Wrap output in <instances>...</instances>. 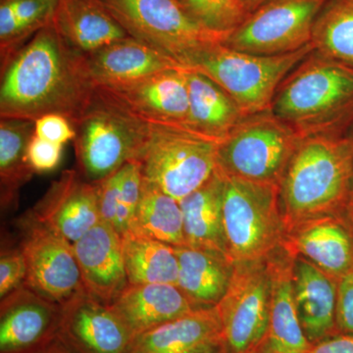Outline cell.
Here are the masks:
<instances>
[{
	"mask_svg": "<svg viewBox=\"0 0 353 353\" xmlns=\"http://www.w3.org/2000/svg\"><path fill=\"white\" fill-rule=\"evenodd\" d=\"M132 38L190 69L199 52L225 43L228 34L197 23L179 0H102Z\"/></svg>",
	"mask_w": 353,
	"mask_h": 353,
	"instance_id": "8",
	"label": "cell"
},
{
	"mask_svg": "<svg viewBox=\"0 0 353 353\" xmlns=\"http://www.w3.org/2000/svg\"><path fill=\"white\" fill-rule=\"evenodd\" d=\"M272 290L268 328L259 347L262 353H309L294 292V269L285 262H269Z\"/></svg>",
	"mask_w": 353,
	"mask_h": 353,
	"instance_id": "23",
	"label": "cell"
},
{
	"mask_svg": "<svg viewBox=\"0 0 353 353\" xmlns=\"http://www.w3.org/2000/svg\"><path fill=\"white\" fill-rule=\"evenodd\" d=\"M187 79L189 116L185 129L221 143L245 116L232 97L208 76L189 69Z\"/></svg>",
	"mask_w": 353,
	"mask_h": 353,
	"instance_id": "24",
	"label": "cell"
},
{
	"mask_svg": "<svg viewBox=\"0 0 353 353\" xmlns=\"http://www.w3.org/2000/svg\"><path fill=\"white\" fill-rule=\"evenodd\" d=\"M27 265L24 254L18 250H2L0 256V297L9 294L25 285Z\"/></svg>",
	"mask_w": 353,
	"mask_h": 353,
	"instance_id": "35",
	"label": "cell"
},
{
	"mask_svg": "<svg viewBox=\"0 0 353 353\" xmlns=\"http://www.w3.org/2000/svg\"><path fill=\"white\" fill-rule=\"evenodd\" d=\"M185 10L210 31L229 36L250 16L245 0H179Z\"/></svg>",
	"mask_w": 353,
	"mask_h": 353,
	"instance_id": "33",
	"label": "cell"
},
{
	"mask_svg": "<svg viewBox=\"0 0 353 353\" xmlns=\"http://www.w3.org/2000/svg\"><path fill=\"white\" fill-rule=\"evenodd\" d=\"M97 183V201L102 222L114 226L117 214V196L119 190V173H115Z\"/></svg>",
	"mask_w": 353,
	"mask_h": 353,
	"instance_id": "39",
	"label": "cell"
},
{
	"mask_svg": "<svg viewBox=\"0 0 353 353\" xmlns=\"http://www.w3.org/2000/svg\"><path fill=\"white\" fill-rule=\"evenodd\" d=\"M58 0H0V67L52 24Z\"/></svg>",
	"mask_w": 353,
	"mask_h": 353,
	"instance_id": "30",
	"label": "cell"
},
{
	"mask_svg": "<svg viewBox=\"0 0 353 353\" xmlns=\"http://www.w3.org/2000/svg\"><path fill=\"white\" fill-rule=\"evenodd\" d=\"M197 353H228V352L224 345H221V347L211 348V350H204V352Z\"/></svg>",
	"mask_w": 353,
	"mask_h": 353,
	"instance_id": "43",
	"label": "cell"
},
{
	"mask_svg": "<svg viewBox=\"0 0 353 353\" xmlns=\"http://www.w3.org/2000/svg\"><path fill=\"white\" fill-rule=\"evenodd\" d=\"M353 99V70L313 50L279 85L271 110L301 137L331 134Z\"/></svg>",
	"mask_w": 353,
	"mask_h": 353,
	"instance_id": "3",
	"label": "cell"
},
{
	"mask_svg": "<svg viewBox=\"0 0 353 353\" xmlns=\"http://www.w3.org/2000/svg\"><path fill=\"white\" fill-rule=\"evenodd\" d=\"M61 306L22 285L0 303V353H39L58 340Z\"/></svg>",
	"mask_w": 353,
	"mask_h": 353,
	"instance_id": "14",
	"label": "cell"
},
{
	"mask_svg": "<svg viewBox=\"0 0 353 353\" xmlns=\"http://www.w3.org/2000/svg\"><path fill=\"white\" fill-rule=\"evenodd\" d=\"M29 213L50 231L76 243L101 222L97 183L78 170H65Z\"/></svg>",
	"mask_w": 353,
	"mask_h": 353,
	"instance_id": "15",
	"label": "cell"
},
{
	"mask_svg": "<svg viewBox=\"0 0 353 353\" xmlns=\"http://www.w3.org/2000/svg\"><path fill=\"white\" fill-rule=\"evenodd\" d=\"M52 25L85 57L130 37L102 0H58Z\"/></svg>",
	"mask_w": 353,
	"mask_h": 353,
	"instance_id": "21",
	"label": "cell"
},
{
	"mask_svg": "<svg viewBox=\"0 0 353 353\" xmlns=\"http://www.w3.org/2000/svg\"><path fill=\"white\" fill-rule=\"evenodd\" d=\"M73 246L85 292L110 306L129 285L120 234L101 221Z\"/></svg>",
	"mask_w": 353,
	"mask_h": 353,
	"instance_id": "17",
	"label": "cell"
},
{
	"mask_svg": "<svg viewBox=\"0 0 353 353\" xmlns=\"http://www.w3.org/2000/svg\"><path fill=\"white\" fill-rule=\"evenodd\" d=\"M301 139L271 109L245 116L218 143V169L243 180L280 185Z\"/></svg>",
	"mask_w": 353,
	"mask_h": 353,
	"instance_id": "7",
	"label": "cell"
},
{
	"mask_svg": "<svg viewBox=\"0 0 353 353\" xmlns=\"http://www.w3.org/2000/svg\"><path fill=\"white\" fill-rule=\"evenodd\" d=\"M179 260L178 285L196 308L215 307L226 294L234 264L212 250L175 246Z\"/></svg>",
	"mask_w": 353,
	"mask_h": 353,
	"instance_id": "25",
	"label": "cell"
},
{
	"mask_svg": "<svg viewBox=\"0 0 353 353\" xmlns=\"http://www.w3.org/2000/svg\"><path fill=\"white\" fill-rule=\"evenodd\" d=\"M248 353H262V352H260L259 350H253V352H250Z\"/></svg>",
	"mask_w": 353,
	"mask_h": 353,
	"instance_id": "44",
	"label": "cell"
},
{
	"mask_svg": "<svg viewBox=\"0 0 353 353\" xmlns=\"http://www.w3.org/2000/svg\"><path fill=\"white\" fill-rule=\"evenodd\" d=\"M119 173V190L117 196V214L114 230L122 238L131 231L143 189V176L141 162L131 160L123 165Z\"/></svg>",
	"mask_w": 353,
	"mask_h": 353,
	"instance_id": "34",
	"label": "cell"
},
{
	"mask_svg": "<svg viewBox=\"0 0 353 353\" xmlns=\"http://www.w3.org/2000/svg\"><path fill=\"white\" fill-rule=\"evenodd\" d=\"M301 226L292 240L294 250L332 277L352 271V241L345 228L328 216Z\"/></svg>",
	"mask_w": 353,
	"mask_h": 353,
	"instance_id": "27",
	"label": "cell"
},
{
	"mask_svg": "<svg viewBox=\"0 0 353 353\" xmlns=\"http://www.w3.org/2000/svg\"><path fill=\"white\" fill-rule=\"evenodd\" d=\"M63 145L44 141L32 134L28 145V161L34 173H46L59 166Z\"/></svg>",
	"mask_w": 353,
	"mask_h": 353,
	"instance_id": "36",
	"label": "cell"
},
{
	"mask_svg": "<svg viewBox=\"0 0 353 353\" xmlns=\"http://www.w3.org/2000/svg\"><path fill=\"white\" fill-rule=\"evenodd\" d=\"M39 353H72L67 350L66 347H64L62 343H60L58 340L53 343L52 345H50L46 350H44L43 352Z\"/></svg>",
	"mask_w": 353,
	"mask_h": 353,
	"instance_id": "41",
	"label": "cell"
},
{
	"mask_svg": "<svg viewBox=\"0 0 353 353\" xmlns=\"http://www.w3.org/2000/svg\"><path fill=\"white\" fill-rule=\"evenodd\" d=\"M217 148L215 141L185 128L152 124L139 160L143 179L181 201L217 170Z\"/></svg>",
	"mask_w": 353,
	"mask_h": 353,
	"instance_id": "9",
	"label": "cell"
},
{
	"mask_svg": "<svg viewBox=\"0 0 353 353\" xmlns=\"http://www.w3.org/2000/svg\"><path fill=\"white\" fill-rule=\"evenodd\" d=\"M22 228L20 250L27 265L26 287L59 306L85 292L73 243L29 212L22 220Z\"/></svg>",
	"mask_w": 353,
	"mask_h": 353,
	"instance_id": "12",
	"label": "cell"
},
{
	"mask_svg": "<svg viewBox=\"0 0 353 353\" xmlns=\"http://www.w3.org/2000/svg\"><path fill=\"white\" fill-rule=\"evenodd\" d=\"M294 292L299 320L311 345L338 334V287L332 276L307 259L297 260L294 267Z\"/></svg>",
	"mask_w": 353,
	"mask_h": 353,
	"instance_id": "22",
	"label": "cell"
},
{
	"mask_svg": "<svg viewBox=\"0 0 353 353\" xmlns=\"http://www.w3.org/2000/svg\"><path fill=\"white\" fill-rule=\"evenodd\" d=\"M85 66L95 88L124 85L167 70L185 68L132 37L87 55Z\"/></svg>",
	"mask_w": 353,
	"mask_h": 353,
	"instance_id": "18",
	"label": "cell"
},
{
	"mask_svg": "<svg viewBox=\"0 0 353 353\" xmlns=\"http://www.w3.org/2000/svg\"><path fill=\"white\" fill-rule=\"evenodd\" d=\"M110 307L134 336L197 309L178 285L169 284H129Z\"/></svg>",
	"mask_w": 353,
	"mask_h": 353,
	"instance_id": "20",
	"label": "cell"
},
{
	"mask_svg": "<svg viewBox=\"0 0 353 353\" xmlns=\"http://www.w3.org/2000/svg\"><path fill=\"white\" fill-rule=\"evenodd\" d=\"M132 233L173 246L185 245L180 202L143 179Z\"/></svg>",
	"mask_w": 353,
	"mask_h": 353,
	"instance_id": "31",
	"label": "cell"
},
{
	"mask_svg": "<svg viewBox=\"0 0 353 353\" xmlns=\"http://www.w3.org/2000/svg\"><path fill=\"white\" fill-rule=\"evenodd\" d=\"M314 50L353 63V0H327L313 28Z\"/></svg>",
	"mask_w": 353,
	"mask_h": 353,
	"instance_id": "32",
	"label": "cell"
},
{
	"mask_svg": "<svg viewBox=\"0 0 353 353\" xmlns=\"http://www.w3.org/2000/svg\"><path fill=\"white\" fill-rule=\"evenodd\" d=\"M223 175L222 217L228 259L261 261L280 243L285 228L280 185Z\"/></svg>",
	"mask_w": 353,
	"mask_h": 353,
	"instance_id": "5",
	"label": "cell"
},
{
	"mask_svg": "<svg viewBox=\"0 0 353 353\" xmlns=\"http://www.w3.org/2000/svg\"><path fill=\"white\" fill-rule=\"evenodd\" d=\"M271 290L270 264H234L226 294L215 306L228 353L259 350L268 328Z\"/></svg>",
	"mask_w": 353,
	"mask_h": 353,
	"instance_id": "10",
	"label": "cell"
},
{
	"mask_svg": "<svg viewBox=\"0 0 353 353\" xmlns=\"http://www.w3.org/2000/svg\"><path fill=\"white\" fill-rule=\"evenodd\" d=\"M223 183L222 173L217 168L208 182L179 202L185 245L227 256L222 217Z\"/></svg>",
	"mask_w": 353,
	"mask_h": 353,
	"instance_id": "26",
	"label": "cell"
},
{
	"mask_svg": "<svg viewBox=\"0 0 353 353\" xmlns=\"http://www.w3.org/2000/svg\"><path fill=\"white\" fill-rule=\"evenodd\" d=\"M34 122L15 118H0V188L1 205L10 208L17 203L21 188L34 172L28 161V145L34 134Z\"/></svg>",
	"mask_w": 353,
	"mask_h": 353,
	"instance_id": "29",
	"label": "cell"
},
{
	"mask_svg": "<svg viewBox=\"0 0 353 353\" xmlns=\"http://www.w3.org/2000/svg\"><path fill=\"white\" fill-rule=\"evenodd\" d=\"M224 345L216 307L197 308L134 336L129 353H197Z\"/></svg>",
	"mask_w": 353,
	"mask_h": 353,
	"instance_id": "19",
	"label": "cell"
},
{
	"mask_svg": "<svg viewBox=\"0 0 353 353\" xmlns=\"http://www.w3.org/2000/svg\"><path fill=\"white\" fill-rule=\"evenodd\" d=\"M34 134L44 141L65 145L74 141L75 127L68 118L60 114H46L34 121Z\"/></svg>",
	"mask_w": 353,
	"mask_h": 353,
	"instance_id": "37",
	"label": "cell"
},
{
	"mask_svg": "<svg viewBox=\"0 0 353 353\" xmlns=\"http://www.w3.org/2000/svg\"><path fill=\"white\" fill-rule=\"evenodd\" d=\"M309 353H353V334H334L312 345Z\"/></svg>",
	"mask_w": 353,
	"mask_h": 353,
	"instance_id": "40",
	"label": "cell"
},
{
	"mask_svg": "<svg viewBox=\"0 0 353 353\" xmlns=\"http://www.w3.org/2000/svg\"><path fill=\"white\" fill-rule=\"evenodd\" d=\"M0 69V118L34 122L55 113L74 125L94 94L85 55L52 24L34 34Z\"/></svg>",
	"mask_w": 353,
	"mask_h": 353,
	"instance_id": "1",
	"label": "cell"
},
{
	"mask_svg": "<svg viewBox=\"0 0 353 353\" xmlns=\"http://www.w3.org/2000/svg\"><path fill=\"white\" fill-rule=\"evenodd\" d=\"M74 127L78 171L90 183L101 182L127 162L139 160L152 131V124L97 88Z\"/></svg>",
	"mask_w": 353,
	"mask_h": 353,
	"instance_id": "4",
	"label": "cell"
},
{
	"mask_svg": "<svg viewBox=\"0 0 353 353\" xmlns=\"http://www.w3.org/2000/svg\"><path fill=\"white\" fill-rule=\"evenodd\" d=\"M245 1L248 9H250V13H252L253 10H255L259 6H261L266 0H245Z\"/></svg>",
	"mask_w": 353,
	"mask_h": 353,
	"instance_id": "42",
	"label": "cell"
},
{
	"mask_svg": "<svg viewBox=\"0 0 353 353\" xmlns=\"http://www.w3.org/2000/svg\"><path fill=\"white\" fill-rule=\"evenodd\" d=\"M352 176L345 143L331 134L301 139L280 183L285 224L326 217L345 199Z\"/></svg>",
	"mask_w": 353,
	"mask_h": 353,
	"instance_id": "2",
	"label": "cell"
},
{
	"mask_svg": "<svg viewBox=\"0 0 353 353\" xmlns=\"http://www.w3.org/2000/svg\"><path fill=\"white\" fill-rule=\"evenodd\" d=\"M121 239L130 285L178 284L179 260L175 246L132 232Z\"/></svg>",
	"mask_w": 353,
	"mask_h": 353,
	"instance_id": "28",
	"label": "cell"
},
{
	"mask_svg": "<svg viewBox=\"0 0 353 353\" xmlns=\"http://www.w3.org/2000/svg\"><path fill=\"white\" fill-rule=\"evenodd\" d=\"M336 325L338 334H353V270L341 276L339 282Z\"/></svg>",
	"mask_w": 353,
	"mask_h": 353,
	"instance_id": "38",
	"label": "cell"
},
{
	"mask_svg": "<svg viewBox=\"0 0 353 353\" xmlns=\"http://www.w3.org/2000/svg\"><path fill=\"white\" fill-rule=\"evenodd\" d=\"M327 0H266L228 36L234 50L259 55L294 52L311 43Z\"/></svg>",
	"mask_w": 353,
	"mask_h": 353,
	"instance_id": "11",
	"label": "cell"
},
{
	"mask_svg": "<svg viewBox=\"0 0 353 353\" xmlns=\"http://www.w3.org/2000/svg\"><path fill=\"white\" fill-rule=\"evenodd\" d=\"M188 70H167L136 82L97 88L150 124L185 129L189 116Z\"/></svg>",
	"mask_w": 353,
	"mask_h": 353,
	"instance_id": "16",
	"label": "cell"
},
{
	"mask_svg": "<svg viewBox=\"0 0 353 353\" xmlns=\"http://www.w3.org/2000/svg\"><path fill=\"white\" fill-rule=\"evenodd\" d=\"M134 339L112 308L85 290L61 306L58 341L72 353H129Z\"/></svg>",
	"mask_w": 353,
	"mask_h": 353,
	"instance_id": "13",
	"label": "cell"
},
{
	"mask_svg": "<svg viewBox=\"0 0 353 353\" xmlns=\"http://www.w3.org/2000/svg\"><path fill=\"white\" fill-rule=\"evenodd\" d=\"M313 50L310 43L287 54L259 55L217 43L199 52L190 69L222 88L243 116L253 115L271 109L279 85Z\"/></svg>",
	"mask_w": 353,
	"mask_h": 353,
	"instance_id": "6",
	"label": "cell"
}]
</instances>
